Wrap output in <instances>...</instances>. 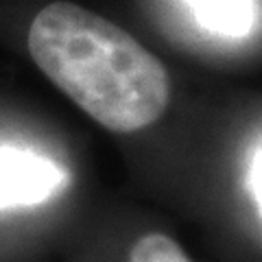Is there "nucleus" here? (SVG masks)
Listing matches in <instances>:
<instances>
[{
    "label": "nucleus",
    "instance_id": "f257e3e1",
    "mask_svg": "<svg viewBox=\"0 0 262 262\" xmlns=\"http://www.w3.org/2000/svg\"><path fill=\"white\" fill-rule=\"evenodd\" d=\"M29 53L61 92L101 127L136 134L170 101L164 63L118 24L75 3H51L31 22Z\"/></svg>",
    "mask_w": 262,
    "mask_h": 262
},
{
    "label": "nucleus",
    "instance_id": "f03ea898",
    "mask_svg": "<svg viewBox=\"0 0 262 262\" xmlns=\"http://www.w3.org/2000/svg\"><path fill=\"white\" fill-rule=\"evenodd\" d=\"M66 184L68 175L57 162L9 146L0 149V210L44 203Z\"/></svg>",
    "mask_w": 262,
    "mask_h": 262
},
{
    "label": "nucleus",
    "instance_id": "7ed1b4c3",
    "mask_svg": "<svg viewBox=\"0 0 262 262\" xmlns=\"http://www.w3.org/2000/svg\"><path fill=\"white\" fill-rule=\"evenodd\" d=\"M201 27L219 35L243 37L253 27L251 0H186Z\"/></svg>",
    "mask_w": 262,
    "mask_h": 262
},
{
    "label": "nucleus",
    "instance_id": "20e7f679",
    "mask_svg": "<svg viewBox=\"0 0 262 262\" xmlns=\"http://www.w3.org/2000/svg\"><path fill=\"white\" fill-rule=\"evenodd\" d=\"M129 262H192L179 245L164 234H146L129 253Z\"/></svg>",
    "mask_w": 262,
    "mask_h": 262
},
{
    "label": "nucleus",
    "instance_id": "39448f33",
    "mask_svg": "<svg viewBox=\"0 0 262 262\" xmlns=\"http://www.w3.org/2000/svg\"><path fill=\"white\" fill-rule=\"evenodd\" d=\"M251 186H253V192H256V199H258L260 210H262V151L256 155V160H253V168H251Z\"/></svg>",
    "mask_w": 262,
    "mask_h": 262
}]
</instances>
